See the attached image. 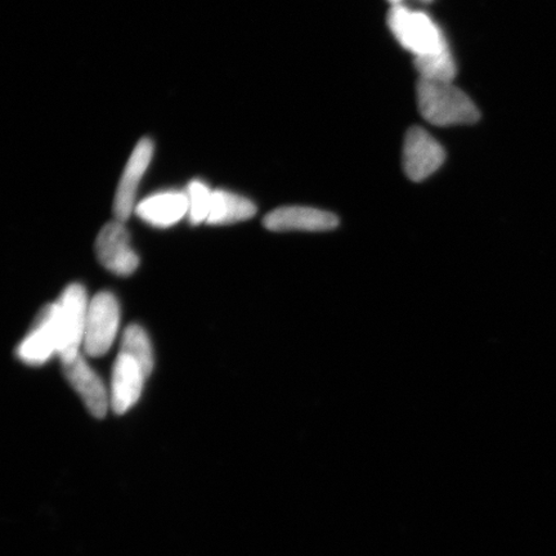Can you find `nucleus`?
<instances>
[{
	"label": "nucleus",
	"instance_id": "f257e3e1",
	"mask_svg": "<svg viewBox=\"0 0 556 556\" xmlns=\"http://www.w3.org/2000/svg\"><path fill=\"white\" fill-rule=\"evenodd\" d=\"M416 97L424 119L437 127L472 124L481 117L476 103L454 83L419 79Z\"/></svg>",
	"mask_w": 556,
	"mask_h": 556
},
{
	"label": "nucleus",
	"instance_id": "f03ea898",
	"mask_svg": "<svg viewBox=\"0 0 556 556\" xmlns=\"http://www.w3.org/2000/svg\"><path fill=\"white\" fill-rule=\"evenodd\" d=\"M388 25L399 43L412 52L415 59L440 52L448 47L446 37L432 18L426 13L408 10L405 5L392 7Z\"/></svg>",
	"mask_w": 556,
	"mask_h": 556
},
{
	"label": "nucleus",
	"instance_id": "7ed1b4c3",
	"mask_svg": "<svg viewBox=\"0 0 556 556\" xmlns=\"http://www.w3.org/2000/svg\"><path fill=\"white\" fill-rule=\"evenodd\" d=\"M85 287L72 283L61 294L58 304L59 358L65 361L80 353L85 343L87 315L89 308Z\"/></svg>",
	"mask_w": 556,
	"mask_h": 556
},
{
	"label": "nucleus",
	"instance_id": "20e7f679",
	"mask_svg": "<svg viewBox=\"0 0 556 556\" xmlns=\"http://www.w3.org/2000/svg\"><path fill=\"white\" fill-rule=\"evenodd\" d=\"M121 324V307L117 299L109 293H101L90 299L85 343L83 350L89 357H102L113 346Z\"/></svg>",
	"mask_w": 556,
	"mask_h": 556
},
{
	"label": "nucleus",
	"instance_id": "39448f33",
	"mask_svg": "<svg viewBox=\"0 0 556 556\" xmlns=\"http://www.w3.org/2000/svg\"><path fill=\"white\" fill-rule=\"evenodd\" d=\"M60 345L58 304L41 308L31 330L20 343L16 354L21 363L41 366L58 356Z\"/></svg>",
	"mask_w": 556,
	"mask_h": 556
},
{
	"label": "nucleus",
	"instance_id": "423d86ee",
	"mask_svg": "<svg viewBox=\"0 0 556 556\" xmlns=\"http://www.w3.org/2000/svg\"><path fill=\"white\" fill-rule=\"evenodd\" d=\"M96 254L104 268L116 276L134 275L139 258L130 247V235L122 222H110L103 226L96 240Z\"/></svg>",
	"mask_w": 556,
	"mask_h": 556
},
{
	"label": "nucleus",
	"instance_id": "0eeeda50",
	"mask_svg": "<svg viewBox=\"0 0 556 556\" xmlns=\"http://www.w3.org/2000/svg\"><path fill=\"white\" fill-rule=\"evenodd\" d=\"M446 152L426 129L415 127L407 131L403 144V169L414 182L432 176L444 163Z\"/></svg>",
	"mask_w": 556,
	"mask_h": 556
},
{
	"label": "nucleus",
	"instance_id": "6e6552de",
	"mask_svg": "<svg viewBox=\"0 0 556 556\" xmlns=\"http://www.w3.org/2000/svg\"><path fill=\"white\" fill-rule=\"evenodd\" d=\"M61 365L70 386L79 394L88 412L97 419H103L108 415L111 401L110 393L99 375L88 365L81 353L61 361Z\"/></svg>",
	"mask_w": 556,
	"mask_h": 556
},
{
	"label": "nucleus",
	"instance_id": "1a4fd4ad",
	"mask_svg": "<svg viewBox=\"0 0 556 556\" xmlns=\"http://www.w3.org/2000/svg\"><path fill=\"white\" fill-rule=\"evenodd\" d=\"M152 156H154V142L150 138H142L136 146L123 172L115 193V220L125 224L136 211V197L139 184L148 170Z\"/></svg>",
	"mask_w": 556,
	"mask_h": 556
},
{
	"label": "nucleus",
	"instance_id": "9d476101",
	"mask_svg": "<svg viewBox=\"0 0 556 556\" xmlns=\"http://www.w3.org/2000/svg\"><path fill=\"white\" fill-rule=\"evenodd\" d=\"M150 371L129 354L119 352L111 378V408L117 415L128 413L136 405L143 392L144 381Z\"/></svg>",
	"mask_w": 556,
	"mask_h": 556
},
{
	"label": "nucleus",
	"instance_id": "9b49d317",
	"mask_svg": "<svg viewBox=\"0 0 556 556\" xmlns=\"http://www.w3.org/2000/svg\"><path fill=\"white\" fill-rule=\"evenodd\" d=\"M263 225L273 232H328L339 226V219L321 208L282 206L267 214Z\"/></svg>",
	"mask_w": 556,
	"mask_h": 556
},
{
	"label": "nucleus",
	"instance_id": "f8f14e48",
	"mask_svg": "<svg viewBox=\"0 0 556 556\" xmlns=\"http://www.w3.org/2000/svg\"><path fill=\"white\" fill-rule=\"evenodd\" d=\"M135 213L146 224L168 228L189 215V198L186 192L179 191L155 193L141 201Z\"/></svg>",
	"mask_w": 556,
	"mask_h": 556
},
{
	"label": "nucleus",
	"instance_id": "ddd939ff",
	"mask_svg": "<svg viewBox=\"0 0 556 556\" xmlns=\"http://www.w3.org/2000/svg\"><path fill=\"white\" fill-rule=\"evenodd\" d=\"M256 206L252 200L226 190L213 191L211 211H208L206 225L226 226L252 219Z\"/></svg>",
	"mask_w": 556,
	"mask_h": 556
},
{
	"label": "nucleus",
	"instance_id": "4468645a",
	"mask_svg": "<svg viewBox=\"0 0 556 556\" xmlns=\"http://www.w3.org/2000/svg\"><path fill=\"white\" fill-rule=\"evenodd\" d=\"M415 67L420 79L424 80L452 83L457 73L456 62L450 47L440 52L415 59Z\"/></svg>",
	"mask_w": 556,
	"mask_h": 556
},
{
	"label": "nucleus",
	"instance_id": "2eb2a0df",
	"mask_svg": "<svg viewBox=\"0 0 556 556\" xmlns=\"http://www.w3.org/2000/svg\"><path fill=\"white\" fill-rule=\"evenodd\" d=\"M121 351L136 358L150 372L154 370V353H152L150 338L141 326L130 325L125 329Z\"/></svg>",
	"mask_w": 556,
	"mask_h": 556
},
{
	"label": "nucleus",
	"instance_id": "dca6fc26",
	"mask_svg": "<svg viewBox=\"0 0 556 556\" xmlns=\"http://www.w3.org/2000/svg\"><path fill=\"white\" fill-rule=\"evenodd\" d=\"M187 198H189V219L191 225L198 226L206 224L208 211H211L213 191L201 182L193 179L187 187Z\"/></svg>",
	"mask_w": 556,
	"mask_h": 556
},
{
	"label": "nucleus",
	"instance_id": "f3484780",
	"mask_svg": "<svg viewBox=\"0 0 556 556\" xmlns=\"http://www.w3.org/2000/svg\"><path fill=\"white\" fill-rule=\"evenodd\" d=\"M393 5L401 4L402 0H389ZM421 2H432V0H421Z\"/></svg>",
	"mask_w": 556,
	"mask_h": 556
}]
</instances>
